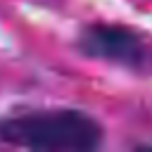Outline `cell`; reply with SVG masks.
Returning a JSON list of instances; mask_svg holds the SVG:
<instances>
[{
	"label": "cell",
	"mask_w": 152,
	"mask_h": 152,
	"mask_svg": "<svg viewBox=\"0 0 152 152\" xmlns=\"http://www.w3.org/2000/svg\"><path fill=\"white\" fill-rule=\"evenodd\" d=\"M76 50L97 62H107L128 71L152 74V48L145 38L121 24H88L76 38Z\"/></svg>",
	"instance_id": "obj_2"
},
{
	"label": "cell",
	"mask_w": 152,
	"mask_h": 152,
	"mask_svg": "<svg viewBox=\"0 0 152 152\" xmlns=\"http://www.w3.org/2000/svg\"><path fill=\"white\" fill-rule=\"evenodd\" d=\"M0 142L36 152H95L104 145V126L76 107L19 109L0 116Z\"/></svg>",
	"instance_id": "obj_1"
}]
</instances>
